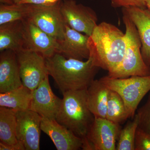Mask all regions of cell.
<instances>
[{
    "instance_id": "cell-1",
    "label": "cell",
    "mask_w": 150,
    "mask_h": 150,
    "mask_svg": "<svg viewBox=\"0 0 150 150\" xmlns=\"http://www.w3.org/2000/svg\"><path fill=\"white\" fill-rule=\"evenodd\" d=\"M88 45L89 57L94 65L110 72L123 60L126 47L125 33L114 25L103 22L89 36Z\"/></svg>"
},
{
    "instance_id": "cell-2",
    "label": "cell",
    "mask_w": 150,
    "mask_h": 150,
    "mask_svg": "<svg viewBox=\"0 0 150 150\" xmlns=\"http://www.w3.org/2000/svg\"><path fill=\"white\" fill-rule=\"evenodd\" d=\"M46 62L48 75L53 78L62 94L86 89L100 69L94 65L91 57L84 61L67 59L58 53L46 59Z\"/></svg>"
},
{
    "instance_id": "cell-3",
    "label": "cell",
    "mask_w": 150,
    "mask_h": 150,
    "mask_svg": "<svg viewBox=\"0 0 150 150\" xmlns=\"http://www.w3.org/2000/svg\"><path fill=\"white\" fill-rule=\"evenodd\" d=\"M63 95L56 120L76 136L84 139L95 118L88 105L87 89L70 91Z\"/></svg>"
},
{
    "instance_id": "cell-4",
    "label": "cell",
    "mask_w": 150,
    "mask_h": 150,
    "mask_svg": "<svg viewBox=\"0 0 150 150\" xmlns=\"http://www.w3.org/2000/svg\"><path fill=\"white\" fill-rule=\"evenodd\" d=\"M123 20L126 28V47L123 60L115 70L108 76L114 78H126L132 76L150 75V67L142 57V43L138 30L134 23L123 8Z\"/></svg>"
},
{
    "instance_id": "cell-5",
    "label": "cell",
    "mask_w": 150,
    "mask_h": 150,
    "mask_svg": "<svg viewBox=\"0 0 150 150\" xmlns=\"http://www.w3.org/2000/svg\"><path fill=\"white\" fill-rule=\"evenodd\" d=\"M99 80L121 96L130 118H134L141 100L150 91V75L119 79L107 76L100 78Z\"/></svg>"
},
{
    "instance_id": "cell-6",
    "label": "cell",
    "mask_w": 150,
    "mask_h": 150,
    "mask_svg": "<svg viewBox=\"0 0 150 150\" xmlns=\"http://www.w3.org/2000/svg\"><path fill=\"white\" fill-rule=\"evenodd\" d=\"M62 1L52 6L32 4L30 13L25 20L57 40H62L66 24L61 11Z\"/></svg>"
},
{
    "instance_id": "cell-7",
    "label": "cell",
    "mask_w": 150,
    "mask_h": 150,
    "mask_svg": "<svg viewBox=\"0 0 150 150\" xmlns=\"http://www.w3.org/2000/svg\"><path fill=\"white\" fill-rule=\"evenodd\" d=\"M121 129L120 124L106 118H95L83 141L82 150H116Z\"/></svg>"
},
{
    "instance_id": "cell-8",
    "label": "cell",
    "mask_w": 150,
    "mask_h": 150,
    "mask_svg": "<svg viewBox=\"0 0 150 150\" xmlns=\"http://www.w3.org/2000/svg\"><path fill=\"white\" fill-rule=\"evenodd\" d=\"M61 11L66 25L90 36L97 25L96 12L90 7L77 4L75 0H62Z\"/></svg>"
},
{
    "instance_id": "cell-9",
    "label": "cell",
    "mask_w": 150,
    "mask_h": 150,
    "mask_svg": "<svg viewBox=\"0 0 150 150\" xmlns=\"http://www.w3.org/2000/svg\"><path fill=\"white\" fill-rule=\"evenodd\" d=\"M16 54L23 85L33 91L49 75L46 59L37 53L25 49Z\"/></svg>"
},
{
    "instance_id": "cell-10",
    "label": "cell",
    "mask_w": 150,
    "mask_h": 150,
    "mask_svg": "<svg viewBox=\"0 0 150 150\" xmlns=\"http://www.w3.org/2000/svg\"><path fill=\"white\" fill-rule=\"evenodd\" d=\"M17 139L25 150H40L41 123L42 118L29 110L16 111Z\"/></svg>"
},
{
    "instance_id": "cell-11",
    "label": "cell",
    "mask_w": 150,
    "mask_h": 150,
    "mask_svg": "<svg viewBox=\"0 0 150 150\" xmlns=\"http://www.w3.org/2000/svg\"><path fill=\"white\" fill-rule=\"evenodd\" d=\"M48 76H46L37 88L33 91L29 109L36 112L42 118L56 120L62 99L56 96L52 91Z\"/></svg>"
},
{
    "instance_id": "cell-12",
    "label": "cell",
    "mask_w": 150,
    "mask_h": 150,
    "mask_svg": "<svg viewBox=\"0 0 150 150\" xmlns=\"http://www.w3.org/2000/svg\"><path fill=\"white\" fill-rule=\"evenodd\" d=\"M23 23V49L35 52L49 58L56 53L58 40L46 33L36 25L27 20Z\"/></svg>"
},
{
    "instance_id": "cell-13",
    "label": "cell",
    "mask_w": 150,
    "mask_h": 150,
    "mask_svg": "<svg viewBox=\"0 0 150 150\" xmlns=\"http://www.w3.org/2000/svg\"><path fill=\"white\" fill-rule=\"evenodd\" d=\"M89 37V35L82 34L66 25L64 37L62 40H58L56 53L67 59L87 60L90 57Z\"/></svg>"
},
{
    "instance_id": "cell-14",
    "label": "cell",
    "mask_w": 150,
    "mask_h": 150,
    "mask_svg": "<svg viewBox=\"0 0 150 150\" xmlns=\"http://www.w3.org/2000/svg\"><path fill=\"white\" fill-rule=\"evenodd\" d=\"M41 131L47 134L58 150L82 149L83 141L56 120L42 118Z\"/></svg>"
},
{
    "instance_id": "cell-15",
    "label": "cell",
    "mask_w": 150,
    "mask_h": 150,
    "mask_svg": "<svg viewBox=\"0 0 150 150\" xmlns=\"http://www.w3.org/2000/svg\"><path fill=\"white\" fill-rule=\"evenodd\" d=\"M16 53L5 50L0 54V93L13 90L22 86Z\"/></svg>"
},
{
    "instance_id": "cell-16",
    "label": "cell",
    "mask_w": 150,
    "mask_h": 150,
    "mask_svg": "<svg viewBox=\"0 0 150 150\" xmlns=\"http://www.w3.org/2000/svg\"><path fill=\"white\" fill-rule=\"evenodd\" d=\"M137 28L142 43L143 59L150 67V11L147 8H123Z\"/></svg>"
},
{
    "instance_id": "cell-17",
    "label": "cell",
    "mask_w": 150,
    "mask_h": 150,
    "mask_svg": "<svg viewBox=\"0 0 150 150\" xmlns=\"http://www.w3.org/2000/svg\"><path fill=\"white\" fill-rule=\"evenodd\" d=\"M23 23L16 21L0 25V52L11 50L16 53L23 49Z\"/></svg>"
},
{
    "instance_id": "cell-18",
    "label": "cell",
    "mask_w": 150,
    "mask_h": 150,
    "mask_svg": "<svg viewBox=\"0 0 150 150\" xmlns=\"http://www.w3.org/2000/svg\"><path fill=\"white\" fill-rule=\"evenodd\" d=\"M110 89L99 80H94L87 89L89 108L95 118H106Z\"/></svg>"
},
{
    "instance_id": "cell-19",
    "label": "cell",
    "mask_w": 150,
    "mask_h": 150,
    "mask_svg": "<svg viewBox=\"0 0 150 150\" xmlns=\"http://www.w3.org/2000/svg\"><path fill=\"white\" fill-rule=\"evenodd\" d=\"M33 91L22 85L4 93H0V106L8 108L16 111L29 109Z\"/></svg>"
},
{
    "instance_id": "cell-20",
    "label": "cell",
    "mask_w": 150,
    "mask_h": 150,
    "mask_svg": "<svg viewBox=\"0 0 150 150\" xmlns=\"http://www.w3.org/2000/svg\"><path fill=\"white\" fill-rule=\"evenodd\" d=\"M16 127V111L8 108L0 107V142L6 144L18 143Z\"/></svg>"
},
{
    "instance_id": "cell-21",
    "label": "cell",
    "mask_w": 150,
    "mask_h": 150,
    "mask_svg": "<svg viewBox=\"0 0 150 150\" xmlns=\"http://www.w3.org/2000/svg\"><path fill=\"white\" fill-rule=\"evenodd\" d=\"M105 118L120 125L130 118L122 98L117 92L111 90L108 96Z\"/></svg>"
},
{
    "instance_id": "cell-22",
    "label": "cell",
    "mask_w": 150,
    "mask_h": 150,
    "mask_svg": "<svg viewBox=\"0 0 150 150\" xmlns=\"http://www.w3.org/2000/svg\"><path fill=\"white\" fill-rule=\"evenodd\" d=\"M32 8V4H18L0 5V25L16 21L27 19Z\"/></svg>"
},
{
    "instance_id": "cell-23",
    "label": "cell",
    "mask_w": 150,
    "mask_h": 150,
    "mask_svg": "<svg viewBox=\"0 0 150 150\" xmlns=\"http://www.w3.org/2000/svg\"><path fill=\"white\" fill-rule=\"evenodd\" d=\"M138 115L135 114L133 120L129 121L119 133L116 150H135V138L139 127Z\"/></svg>"
},
{
    "instance_id": "cell-24",
    "label": "cell",
    "mask_w": 150,
    "mask_h": 150,
    "mask_svg": "<svg viewBox=\"0 0 150 150\" xmlns=\"http://www.w3.org/2000/svg\"><path fill=\"white\" fill-rule=\"evenodd\" d=\"M139 118V127L150 134V93L146 102L137 112Z\"/></svg>"
},
{
    "instance_id": "cell-25",
    "label": "cell",
    "mask_w": 150,
    "mask_h": 150,
    "mask_svg": "<svg viewBox=\"0 0 150 150\" xmlns=\"http://www.w3.org/2000/svg\"><path fill=\"white\" fill-rule=\"evenodd\" d=\"M135 150H150V134L139 127L135 135Z\"/></svg>"
},
{
    "instance_id": "cell-26",
    "label": "cell",
    "mask_w": 150,
    "mask_h": 150,
    "mask_svg": "<svg viewBox=\"0 0 150 150\" xmlns=\"http://www.w3.org/2000/svg\"><path fill=\"white\" fill-rule=\"evenodd\" d=\"M112 7L126 8L129 7H146L145 0H110Z\"/></svg>"
},
{
    "instance_id": "cell-27",
    "label": "cell",
    "mask_w": 150,
    "mask_h": 150,
    "mask_svg": "<svg viewBox=\"0 0 150 150\" xmlns=\"http://www.w3.org/2000/svg\"><path fill=\"white\" fill-rule=\"evenodd\" d=\"M62 0H22L20 4H28L44 6H52L56 4Z\"/></svg>"
},
{
    "instance_id": "cell-28",
    "label": "cell",
    "mask_w": 150,
    "mask_h": 150,
    "mask_svg": "<svg viewBox=\"0 0 150 150\" xmlns=\"http://www.w3.org/2000/svg\"><path fill=\"white\" fill-rule=\"evenodd\" d=\"M0 150H25V149L23 145L19 142L15 144H6L0 142Z\"/></svg>"
},
{
    "instance_id": "cell-29",
    "label": "cell",
    "mask_w": 150,
    "mask_h": 150,
    "mask_svg": "<svg viewBox=\"0 0 150 150\" xmlns=\"http://www.w3.org/2000/svg\"><path fill=\"white\" fill-rule=\"evenodd\" d=\"M22 0H0L1 4L11 5L20 4Z\"/></svg>"
},
{
    "instance_id": "cell-30",
    "label": "cell",
    "mask_w": 150,
    "mask_h": 150,
    "mask_svg": "<svg viewBox=\"0 0 150 150\" xmlns=\"http://www.w3.org/2000/svg\"><path fill=\"white\" fill-rule=\"evenodd\" d=\"M146 7L150 11V0H145Z\"/></svg>"
}]
</instances>
